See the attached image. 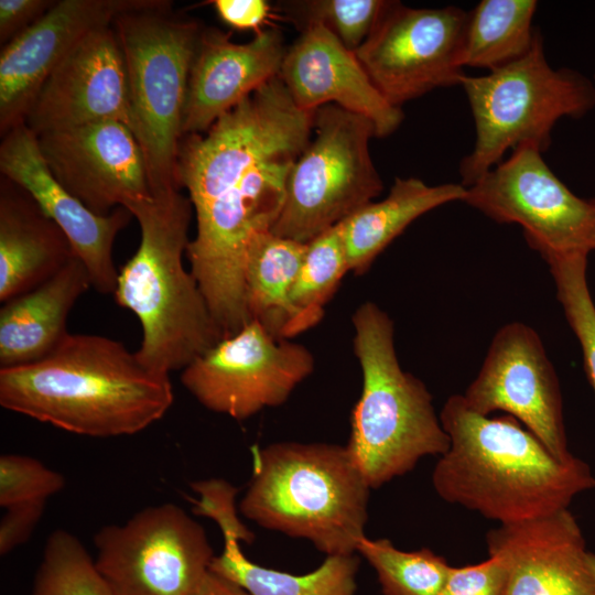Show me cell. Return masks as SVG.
I'll list each match as a JSON object with an SVG mask.
<instances>
[{
	"label": "cell",
	"mask_w": 595,
	"mask_h": 595,
	"mask_svg": "<svg viewBox=\"0 0 595 595\" xmlns=\"http://www.w3.org/2000/svg\"><path fill=\"white\" fill-rule=\"evenodd\" d=\"M174 401L170 376L148 369L116 339L68 334L44 358L0 368V404L93 437L139 433Z\"/></svg>",
	"instance_id": "obj_1"
},
{
	"label": "cell",
	"mask_w": 595,
	"mask_h": 595,
	"mask_svg": "<svg viewBox=\"0 0 595 595\" xmlns=\"http://www.w3.org/2000/svg\"><path fill=\"white\" fill-rule=\"evenodd\" d=\"M440 421L451 444L432 484L446 502L507 524L569 509L577 495L595 487L586 462L574 455L558 459L511 415H482L462 394H452Z\"/></svg>",
	"instance_id": "obj_2"
},
{
	"label": "cell",
	"mask_w": 595,
	"mask_h": 595,
	"mask_svg": "<svg viewBox=\"0 0 595 595\" xmlns=\"http://www.w3.org/2000/svg\"><path fill=\"white\" fill-rule=\"evenodd\" d=\"M128 210L139 223L141 239L118 270L113 296L140 322L139 360L170 376L224 338L197 280L183 262L193 206L175 188L152 193Z\"/></svg>",
	"instance_id": "obj_3"
},
{
	"label": "cell",
	"mask_w": 595,
	"mask_h": 595,
	"mask_svg": "<svg viewBox=\"0 0 595 595\" xmlns=\"http://www.w3.org/2000/svg\"><path fill=\"white\" fill-rule=\"evenodd\" d=\"M370 489L346 446L280 442L253 450L239 510L266 529L309 540L326 556L355 554Z\"/></svg>",
	"instance_id": "obj_4"
},
{
	"label": "cell",
	"mask_w": 595,
	"mask_h": 595,
	"mask_svg": "<svg viewBox=\"0 0 595 595\" xmlns=\"http://www.w3.org/2000/svg\"><path fill=\"white\" fill-rule=\"evenodd\" d=\"M351 323L363 388L346 448L369 487L378 488L412 470L422 457L442 456L451 440L425 385L399 364L390 316L367 301Z\"/></svg>",
	"instance_id": "obj_5"
},
{
	"label": "cell",
	"mask_w": 595,
	"mask_h": 595,
	"mask_svg": "<svg viewBox=\"0 0 595 595\" xmlns=\"http://www.w3.org/2000/svg\"><path fill=\"white\" fill-rule=\"evenodd\" d=\"M172 2L122 13L112 23L123 54L131 131L152 193L180 188L177 159L190 73L203 29L171 11Z\"/></svg>",
	"instance_id": "obj_6"
},
{
	"label": "cell",
	"mask_w": 595,
	"mask_h": 595,
	"mask_svg": "<svg viewBox=\"0 0 595 595\" xmlns=\"http://www.w3.org/2000/svg\"><path fill=\"white\" fill-rule=\"evenodd\" d=\"M459 86L475 125L473 150L458 169L465 187L501 162L510 149L531 143L545 151L560 119L582 118L595 107L594 84L575 69L553 68L538 29L523 57L486 75L465 74Z\"/></svg>",
	"instance_id": "obj_7"
},
{
	"label": "cell",
	"mask_w": 595,
	"mask_h": 595,
	"mask_svg": "<svg viewBox=\"0 0 595 595\" xmlns=\"http://www.w3.org/2000/svg\"><path fill=\"white\" fill-rule=\"evenodd\" d=\"M313 132L291 167L271 228L303 244L343 223L383 188L369 150L376 137L371 121L331 104L314 111Z\"/></svg>",
	"instance_id": "obj_8"
},
{
	"label": "cell",
	"mask_w": 595,
	"mask_h": 595,
	"mask_svg": "<svg viewBox=\"0 0 595 595\" xmlns=\"http://www.w3.org/2000/svg\"><path fill=\"white\" fill-rule=\"evenodd\" d=\"M524 143L466 187L464 203L490 219L518 224L544 261L595 250V198L575 195Z\"/></svg>",
	"instance_id": "obj_9"
},
{
	"label": "cell",
	"mask_w": 595,
	"mask_h": 595,
	"mask_svg": "<svg viewBox=\"0 0 595 595\" xmlns=\"http://www.w3.org/2000/svg\"><path fill=\"white\" fill-rule=\"evenodd\" d=\"M94 544L115 595H193L215 556L203 527L171 502L100 528Z\"/></svg>",
	"instance_id": "obj_10"
},
{
	"label": "cell",
	"mask_w": 595,
	"mask_h": 595,
	"mask_svg": "<svg viewBox=\"0 0 595 595\" xmlns=\"http://www.w3.org/2000/svg\"><path fill=\"white\" fill-rule=\"evenodd\" d=\"M467 12L457 7L416 9L387 1L355 51L367 75L393 107L440 87L459 85Z\"/></svg>",
	"instance_id": "obj_11"
},
{
	"label": "cell",
	"mask_w": 595,
	"mask_h": 595,
	"mask_svg": "<svg viewBox=\"0 0 595 595\" xmlns=\"http://www.w3.org/2000/svg\"><path fill=\"white\" fill-rule=\"evenodd\" d=\"M314 365L304 345L251 321L187 365L181 382L206 409L245 420L284 403Z\"/></svg>",
	"instance_id": "obj_12"
},
{
	"label": "cell",
	"mask_w": 595,
	"mask_h": 595,
	"mask_svg": "<svg viewBox=\"0 0 595 595\" xmlns=\"http://www.w3.org/2000/svg\"><path fill=\"white\" fill-rule=\"evenodd\" d=\"M475 412L504 411L524 425L560 461L567 447L559 379L538 333L505 324L494 335L477 377L462 394Z\"/></svg>",
	"instance_id": "obj_13"
},
{
	"label": "cell",
	"mask_w": 595,
	"mask_h": 595,
	"mask_svg": "<svg viewBox=\"0 0 595 595\" xmlns=\"http://www.w3.org/2000/svg\"><path fill=\"white\" fill-rule=\"evenodd\" d=\"M37 142L55 178L96 215L152 197L140 144L120 121L44 132Z\"/></svg>",
	"instance_id": "obj_14"
},
{
	"label": "cell",
	"mask_w": 595,
	"mask_h": 595,
	"mask_svg": "<svg viewBox=\"0 0 595 595\" xmlns=\"http://www.w3.org/2000/svg\"><path fill=\"white\" fill-rule=\"evenodd\" d=\"M164 0H57L0 53V131L24 123L42 85L90 32L112 25L122 13Z\"/></svg>",
	"instance_id": "obj_15"
},
{
	"label": "cell",
	"mask_w": 595,
	"mask_h": 595,
	"mask_svg": "<svg viewBox=\"0 0 595 595\" xmlns=\"http://www.w3.org/2000/svg\"><path fill=\"white\" fill-rule=\"evenodd\" d=\"M105 120L131 130L126 63L112 25L90 32L54 68L24 123L37 136Z\"/></svg>",
	"instance_id": "obj_16"
},
{
	"label": "cell",
	"mask_w": 595,
	"mask_h": 595,
	"mask_svg": "<svg viewBox=\"0 0 595 595\" xmlns=\"http://www.w3.org/2000/svg\"><path fill=\"white\" fill-rule=\"evenodd\" d=\"M0 171L23 188L67 236L76 256L88 270L91 286L100 293L115 292L118 269L112 249L133 215L118 207L99 216L72 195L52 174L39 147L37 136L22 123L2 137Z\"/></svg>",
	"instance_id": "obj_17"
},
{
	"label": "cell",
	"mask_w": 595,
	"mask_h": 595,
	"mask_svg": "<svg viewBox=\"0 0 595 595\" xmlns=\"http://www.w3.org/2000/svg\"><path fill=\"white\" fill-rule=\"evenodd\" d=\"M486 544L506 570L502 595H595L584 536L569 509L499 524Z\"/></svg>",
	"instance_id": "obj_18"
},
{
	"label": "cell",
	"mask_w": 595,
	"mask_h": 595,
	"mask_svg": "<svg viewBox=\"0 0 595 595\" xmlns=\"http://www.w3.org/2000/svg\"><path fill=\"white\" fill-rule=\"evenodd\" d=\"M279 77L300 109L314 112L336 105L371 121L378 138L394 132L403 120L401 108L385 99L355 52L322 24L302 28L286 48Z\"/></svg>",
	"instance_id": "obj_19"
},
{
	"label": "cell",
	"mask_w": 595,
	"mask_h": 595,
	"mask_svg": "<svg viewBox=\"0 0 595 595\" xmlns=\"http://www.w3.org/2000/svg\"><path fill=\"white\" fill-rule=\"evenodd\" d=\"M193 512L214 520L224 538V549L209 570L236 583L250 595H356L359 559L355 554L327 555L314 571L296 575L250 561L239 542L251 543L253 532L240 520L236 507L238 488L219 479L191 484Z\"/></svg>",
	"instance_id": "obj_20"
},
{
	"label": "cell",
	"mask_w": 595,
	"mask_h": 595,
	"mask_svg": "<svg viewBox=\"0 0 595 595\" xmlns=\"http://www.w3.org/2000/svg\"><path fill=\"white\" fill-rule=\"evenodd\" d=\"M286 48L279 30L256 33L244 44L230 34L203 29L192 64L183 137L206 132L245 98L279 76Z\"/></svg>",
	"instance_id": "obj_21"
},
{
	"label": "cell",
	"mask_w": 595,
	"mask_h": 595,
	"mask_svg": "<svg viewBox=\"0 0 595 595\" xmlns=\"http://www.w3.org/2000/svg\"><path fill=\"white\" fill-rule=\"evenodd\" d=\"M77 257L64 231L20 186L0 187V301L35 289Z\"/></svg>",
	"instance_id": "obj_22"
},
{
	"label": "cell",
	"mask_w": 595,
	"mask_h": 595,
	"mask_svg": "<svg viewBox=\"0 0 595 595\" xmlns=\"http://www.w3.org/2000/svg\"><path fill=\"white\" fill-rule=\"evenodd\" d=\"M91 286L87 268L74 257L51 279L0 309V368L37 361L69 334L67 317Z\"/></svg>",
	"instance_id": "obj_23"
},
{
	"label": "cell",
	"mask_w": 595,
	"mask_h": 595,
	"mask_svg": "<svg viewBox=\"0 0 595 595\" xmlns=\"http://www.w3.org/2000/svg\"><path fill=\"white\" fill-rule=\"evenodd\" d=\"M465 195L461 183L428 185L420 178L397 177L383 199L364 205L339 224L349 271L366 272L412 221L444 204L463 202Z\"/></svg>",
	"instance_id": "obj_24"
},
{
	"label": "cell",
	"mask_w": 595,
	"mask_h": 595,
	"mask_svg": "<svg viewBox=\"0 0 595 595\" xmlns=\"http://www.w3.org/2000/svg\"><path fill=\"white\" fill-rule=\"evenodd\" d=\"M305 250L306 244L271 230L257 234L248 245L245 259L248 314L275 338L291 339L312 327L291 300Z\"/></svg>",
	"instance_id": "obj_25"
},
{
	"label": "cell",
	"mask_w": 595,
	"mask_h": 595,
	"mask_svg": "<svg viewBox=\"0 0 595 595\" xmlns=\"http://www.w3.org/2000/svg\"><path fill=\"white\" fill-rule=\"evenodd\" d=\"M534 0H483L467 12L461 64L488 72L523 57L531 48L537 28Z\"/></svg>",
	"instance_id": "obj_26"
},
{
	"label": "cell",
	"mask_w": 595,
	"mask_h": 595,
	"mask_svg": "<svg viewBox=\"0 0 595 595\" xmlns=\"http://www.w3.org/2000/svg\"><path fill=\"white\" fill-rule=\"evenodd\" d=\"M357 553L375 569L383 595H436L451 569L443 556L428 548L402 551L388 539L365 536Z\"/></svg>",
	"instance_id": "obj_27"
},
{
	"label": "cell",
	"mask_w": 595,
	"mask_h": 595,
	"mask_svg": "<svg viewBox=\"0 0 595 595\" xmlns=\"http://www.w3.org/2000/svg\"><path fill=\"white\" fill-rule=\"evenodd\" d=\"M31 595H115L73 533L57 529L45 543Z\"/></svg>",
	"instance_id": "obj_28"
},
{
	"label": "cell",
	"mask_w": 595,
	"mask_h": 595,
	"mask_svg": "<svg viewBox=\"0 0 595 595\" xmlns=\"http://www.w3.org/2000/svg\"><path fill=\"white\" fill-rule=\"evenodd\" d=\"M349 271L339 224L306 244L291 300L310 325L324 316V306Z\"/></svg>",
	"instance_id": "obj_29"
},
{
	"label": "cell",
	"mask_w": 595,
	"mask_h": 595,
	"mask_svg": "<svg viewBox=\"0 0 595 595\" xmlns=\"http://www.w3.org/2000/svg\"><path fill=\"white\" fill-rule=\"evenodd\" d=\"M550 267L569 325L582 348L584 368L595 392V304L586 280L587 256L552 258Z\"/></svg>",
	"instance_id": "obj_30"
},
{
	"label": "cell",
	"mask_w": 595,
	"mask_h": 595,
	"mask_svg": "<svg viewBox=\"0 0 595 595\" xmlns=\"http://www.w3.org/2000/svg\"><path fill=\"white\" fill-rule=\"evenodd\" d=\"M386 0H306L284 4V13L304 28L318 23L355 52L375 28Z\"/></svg>",
	"instance_id": "obj_31"
},
{
	"label": "cell",
	"mask_w": 595,
	"mask_h": 595,
	"mask_svg": "<svg viewBox=\"0 0 595 595\" xmlns=\"http://www.w3.org/2000/svg\"><path fill=\"white\" fill-rule=\"evenodd\" d=\"M65 486L64 476L39 459L19 454L0 457V505L45 500Z\"/></svg>",
	"instance_id": "obj_32"
},
{
	"label": "cell",
	"mask_w": 595,
	"mask_h": 595,
	"mask_svg": "<svg viewBox=\"0 0 595 595\" xmlns=\"http://www.w3.org/2000/svg\"><path fill=\"white\" fill-rule=\"evenodd\" d=\"M506 570L499 559L487 560L461 567L451 566L436 595H502Z\"/></svg>",
	"instance_id": "obj_33"
},
{
	"label": "cell",
	"mask_w": 595,
	"mask_h": 595,
	"mask_svg": "<svg viewBox=\"0 0 595 595\" xmlns=\"http://www.w3.org/2000/svg\"><path fill=\"white\" fill-rule=\"evenodd\" d=\"M45 505V500H36L6 508L0 522L1 555H7L28 541L44 513Z\"/></svg>",
	"instance_id": "obj_34"
},
{
	"label": "cell",
	"mask_w": 595,
	"mask_h": 595,
	"mask_svg": "<svg viewBox=\"0 0 595 595\" xmlns=\"http://www.w3.org/2000/svg\"><path fill=\"white\" fill-rule=\"evenodd\" d=\"M55 0H0V42L8 44L37 22Z\"/></svg>",
	"instance_id": "obj_35"
},
{
	"label": "cell",
	"mask_w": 595,
	"mask_h": 595,
	"mask_svg": "<svg viewBox=\"0 0 595 595\" xmlns=\"http://www.w3.org/2000/svg\"><path fill=\"white\" fill-rule=\"evenodd\" d=\"M210 3L219 18L236 30L257 33L270 14V6L264 0H214Z\"/></svg>",
	"instance_id": "obj_36"
},
{
	"label": "cell",
	"mask_w": 595,
	"mask_h": 595,
	"mask_svg": "<svg viewBox=\"0 0 595 595\" xmlns=\"http://www.w3.org/2000/svg\"><path fill=\"white\" fill-rule=\"evenodd\" d=\"M193 595H250L236 583L210 570L203 577Z\"/></svg>",
	"instance_id": "obj_37"
},
{
	"label": "cell",
	"mask_w": 595,
	"mask_h": 595,
	"mask_svg": "<svg viewBox=\"0 0 595 595\" xmlns=\"http://www.w3.org/2000/svg\"><path fill=\"white\" fill-rule=\"evenodd\" d=\"M586 561H587V564H588V567L595 578V553L593 552H588L586 553Z\"/></svg>",
	"instance_id": "obj_38"
},
{
	"label": "cell",
	"mask_w": 595,
	"mask_h": 595,
	"mask_svg": "<svg viewBox=\"0 0 595 595\" xmlns=\"http://www.w3.org/2000/svg\"><path fill=\"white\" fill-rule=\"evenodd\" d=\"M594 79H595V74H594Z\"/></svg>",
	"instance_id": "obj_39"
}]
</instances>
